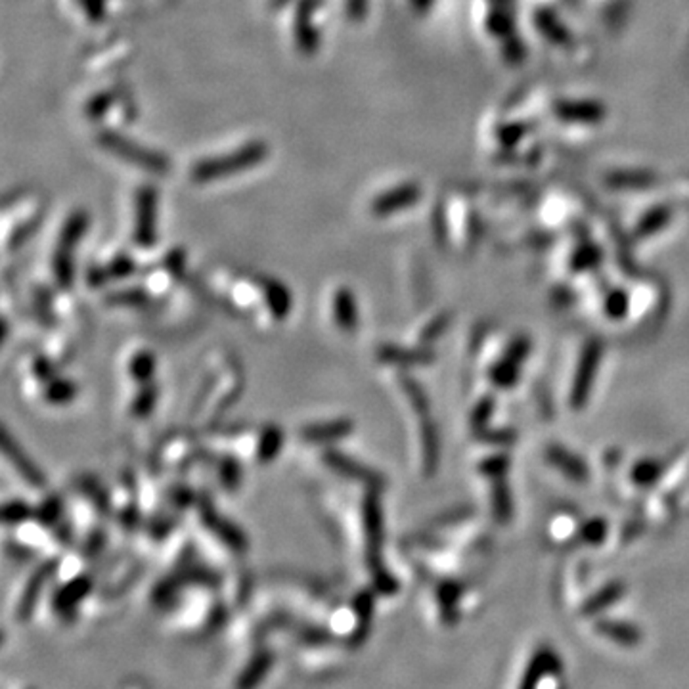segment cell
<instances>
[{"mask_svg": "<svg viewBox=\"0 0 689 689\" xmlns=\"http://www.w3.org/2000/svg\"><path fill=\"white\" fill-rule=\"evenodd\" d=\"M86 224H89V219H86L84 212H73V215L68 219L64 230H61L58 252L54 255V272L61 285L71 284V274H73L71 249L77 245V242L83 237Z\"/></svg>", "mask_w": 689, "mask_h": 689, "instance_id": "7a4b0ae2", "label": "cell"}, {"mask_svg": "<svg viewBox=\"0 0 689 689\" xmlns=\"http://www.w3.org/2000/svg\"><path fill=\"white\" fill-rule=\"evenodd\" d=\"M324 460H325V463H328V466H330L332 469L345 473L347 477H350V479L365 481V483H368V485L373 483V475H372L370 469H366L365 466H360V463L353 461V460L347 458V456L341 454V453H325Z\"/></svg>", "mask_w": 689, "mask_h": 689, "instance_id": "ba28073f", "label": "cell"}, {"mask_svg": "<svg viewBox=\"0 0 689 689\" xmlns=\"http://www.w3.org/2000/svg\"><path fill=\"white\" fill-rule=\"evenodd\" d=\"M265 292H267V303H268V308L272 310V315L276 318H284L287 315V310H290V305H292L290 293H287L285 287L276 280L267 284Z\"/></svg>", "mask_w": 689, "mask_h": 689, "instance_id": "8fae6325", "label": "cell"}, {"mask_svg": "<svg viewBox=\"0 0 689 689\" xmlns=\"http://www.w3.org/2000/svg\"><path fill=\"white\" fill-rule=\"evenodd\" d=\"M267 154H268V148L265 142H252L230 156L204 159L196 163L192 169V179L196 182H207L212 179L228 177V174H236L240 171H247L249 167H255L257 163H260L267 157Z\"/></svg>", "mask_w": 689, "mask_h": 689, "instance_id": "6da1fadb", "label": "cell"}, {"mask_svg": "<svg viewBox=\"0 0 689 689\" xmlns=\"http://www.w3.org/2000/svg\"><path fill=\"white\" fill-rule=\"evenodd\" d=\"M350 431H353V423L349 420H332L308 425V428L303 429V438H307L310 443H330L340 441V438L347 437Z\"/></svg>", "mask_w": 689, "mask_h": 689, "instance_id": "8992f818", "label": "cell"}, {"mask_svg": "<svg viewBox=\"0 0 689 689\" xmlns=\"http://www.w3.org/2000/svg\"><path fill=\"white\" fill-rule=\"evenodd\" d=\"M222 481L228 488H234L237 483H240V469H237L234 463L227 461V468L222 471Z\"/></svg>", "mask_w": 689, "mask_h": 689, "instance_id": "e0dca14e", "label": "cell"}, {"mask_svg": "<svg viewBox=\"0 0 689 689\" xmlns=\"http://www.w3.org/2000/svg\"><path fill=\"white\" fill-rule=\"evenodd\" d=\"M320 4V0H303L297 10L295 20V39L300 48V52L312 54L318 48V35L312 28V12Z\"/></svg>", "mask_w": 689, "mask_h": 689, "instance_id": "5b68a950", "label": "cell"}, {"mask_svg": "<svg viewBox=\"0 0 689 689\" xmlns=\"http://www.w3.org/2000/svg\"><path fill=\"white\" fill-rule=\"evenodd\" d=\"M4 450H6V454L12 458V461H14V466L18 468V471L23 475L25 479H28L33 485H41L43 483L41 471L36 469L28 458H25V454L21 453L18 445H14V443L10 441L8 433H4Z\"/></svg>", "mask_w": 689, "mask_h": 689, "instance_id": "30bf717a", "label": "cell"}, {"mask_svg": "<svg viewBox=\"0 0 689 689\" xmlns=\"http://www.w3.org/2000/svg\"><path fill=\"white\" fill-rule=\"evenodd\" d=\"M287 3V0H272V6H276V8H280V6H284Z\"/></svg>", "mask_w": 689, "mask_h": 689, "instance_id": "d6986e66", "label": "cell"}, {"mask_svg": "<svg viewBox=\"0 0 689 689\" xmlns=\"http://www.w3.org/2000/svg\"><path fill=\"white\" fill-rule=\"evenodd\" d=\"M365 14V0H347L349 20H360Z\"/></svg>", "mask_w": 689, "mask_h": 689, "instance_id": "ac0fdd59", "label": "cell"}, {"mask_svg": "<svg viewBox=\"0 0 689 689\" xmlns=\"http://www.w3.org/2000/svg\"><path fill=\"white\" fill-rule=\"evenodd\" d=\"M75 395V387L69 381H56L48 391V398L56 405H64Z\"/></svg>", "mask_w": 689, "mask_h": 689, "instance_id": "5bb4252c", "label": "cell"}, {"mask_svg": "<svg viewBox=\"0 0 689 689\" xmlns=\"http://www.w3.org/2000/svg\"><path fill=\"white\" fill-rule=\"evenodd\" d=\"M100 144H102L106 149H111V152H116L117 156L131 161V163H138V165H142L152 172L163 174V172L169 171V161L165 157L152 152V149H146L138 144L127 142L123 136H119L116 132L100 134Z\"/></svg>", "mask_w": 689, "mask_h": 689, "instance_id": "3957f363", "label": "cell"}, {"mask_svg": "<svg viewBox=\"0 0 689 689\" xmlns=\"http://www.w3.org/2000/svg\"><path fill=\"white\" fill-rule=\"evenodd\" d=\"M154 370H156V358L148 353L136 355L131 362V373H132V378H136L138 381H146V380L152 378Z\"/></svg>", "mask_w": 689, "mask_h": 689, "instance_id": "4fadbf2b", "label": "cell"}, {"mask_svg": "<svg viewBox=\"0 0 689 689\" xmlns=\"http://www.w3.org/2000/svg\"><path fill=\"white\" fill-rule=\"evenodd\" d=\"M28 516H29V509H28V506L21 504V502H12V504L4 506V519L8 523H18V521L25 519Z\"/></svg>", "mask_w": 689, "mask_h": 689, "instance_id": "2e32d148", "label": "cell"}, {"mask_svg": "<svg viewBox=\"0 0 689 689\" xmlns=\"http://www.w3.org/2000/svg\"><path fill=\"white\" fill-rule=\"evenodd\" d=\"M282 448V431L278 428H267L259 443V461H270Z\"/></svg>", "mask_w": 689, "mask_h": 689, "instance_id": "7c38bea8", "label": "cell"}, {"mask_svg": "<svg viewBox=\"0 0 689 689\" xmlns=\"http://www.w3.org/2000/svg\"><path fill=\"white\" fill-rule=\"evenodd\" d=\"M204 517H205V523L209 525V527L212 531H217L224 542L234 546V548H244V542H245L244 541V534L237 531L234 525L227 523V519H222L217 511H212L211 508L209 509L205 508Z\"/></svg>", "mask_w": 689, "mask_h": 689, "instance_id": "9c48e42d", "label": "cell"}, {"mask_svg": "<svg viewBox=\"0 0 689 689\" xmlns=\"http://www.w3.org/2000/svg\"><path fill=\"white\" fill-rule=\"evenodd\" d=\"M156 205L157 194L152 188H142L136 202V242L142 247L156 244Z\"/></svg>", "mask_w": 689, "mask_h": 689, "instance_id": "277c9868", "label": "cell"}, {"mask_svg": "<svg viewBox=\"0 0 689 689\" xmlns=\"http://www.w3.org/2000/svg\"><path fill=\"white\" fill-rule=\"evenodd\" d=\"M156 403V391L149 387V389H146L142 393V398L136 400V405L132 408L134 416H146V413L149 412V408H152V405Z\"/></svg>", "mask_w": 689, "mask_h": 689, "instance_id": "9a60e30c", "label": "cell"}, {"mask_svg": "<svg viewBox=\"0 0 689 689\" xmlns=\"http://www.w3.org/2000/svg\"><path fill=\"white\" fill-rule=\"evenodd\" d=\"M333 316L341 330L353 332L357 328V303L349 290H340L333 295Z\"/></svg>", "mask_w": 689, "mask_h": 689, "instance_id": "52a82bcc", "label": "cell"}]
</instances>
